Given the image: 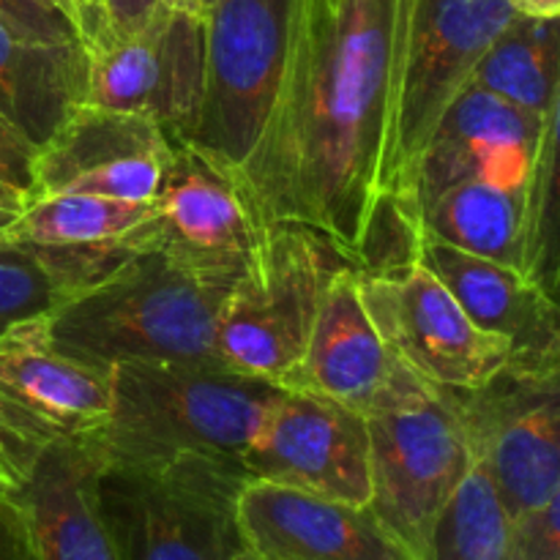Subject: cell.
<instances>
[{
	"label": "cell",
	"mask_w": 560,
	"mask_h": 560,
	"mask_svg": "<svg viewBox=\"0 0 560 560\" xmlns=\"http://www.w3.org/2000/svg\"><path fill=\"white\" fill-rule=\"evenodd\" d=\"M85 44H52L25 36L0 20V113L42 148L85 104Z\"/></svg>",
	"instance_id": "obj_22"
},
{
	"label": "cell",
	"mask_w": 560,
	"mask_h": 560,
	"mask_svg": "<svg viewBox=\"0 0 560 560\" xmlns=\"http://www.w3.org/2000/svg\"><path fill=\"white\" fill-rule=\"evenodd\" d=\"M137 249L135 235L107 244H33L0 230V337L102 282Z\"/></svg>",
	"instance_id": "obj_21"
},
{
	"label": "cell",
	"mask_w": 560,
	"mask_h": 560,
	"mask_svg": "<svg viewBox=\"0 0 560 560\" xmlns=\"http://www.w3.org/2000/svg\"><path fill=\"white\" fill-rule=\"evenodd\" d=\"M96 14H98V0H80V38L82 44L91 38L96 31Z\"/></svg>",
	"instance_id": "obj_35"
},
{
	"label": "cell",
	"mask_w": 560,
	"mask_h": 560,
	"mask_svg": "<svg viewBox=\"0 0 560 560\" xmlns=\"http://www.w3.org/2000/svg\"><path fill=\"white\" fill-rule=\"evenodd\" d=\"M153 202L102 195H42L22 208L5 233L33 244H107L135 235L151 219Z\"/></svg>",
	"instance_id": "obj_25"
},
{
	"label": "cell",
	"mask_w": 560,
	"mask_h": 560,
	"mask_svg": "<svg viewBox=\"0 0 560 560\" xmlns=\"http://www.w3.org/2000/svg\"><path fill=\"white\" fill-rule=\"evenodd\" d=\"M238 525L257 560H419L370 506L249 479Z\"/></svg>",
	"instance_id": "obj_17"
},
{
	"label": "cell",
	"mask_w": 560,
	"mask_h": 560,
	"mask_svg": "<svg viewBox=\"0 0 560 560\" xmlns=\"http://www.w3.org/2000/svg\"><path fill=\"white\" fill-rule=\"evenodd\" d=\"M410 5L295 0L271 113L235 170L257 224H304L353 260L372 208L392 189Z\"/></svg>",
	"instance_id": "obj_1"
},
{
	"label": "cell",
	"mask_w": 560,
	"mask_h": 560,
	"mask_svg": "<svg viewBox=\"0 0 560 560\" xmlns=\"http://www.w3.org/2000/svg\"><path fill=\"white\" fill-rule=\"evenodd\" d=\"M98 457L88 443H49L16 487L36 560H115L96 506Z\"/></svg>",
	"instance_id": "obj_20"
},
{
	"label": "cell",
	"mask_w": 560,
	"mask_h": 560,
	"mask_svg": "<svg viewBox=\"0 0 560 560\" xmlns=\"http://www.w3.org/2000/svg\"><path fill=\"white\" fill-rule=\"evenodd\" d=\"M167 156L170 137L153 120L80 104L36 151V197L74 191L151 202Z\"/></svg>",
	"instance_id": "obj_16"
},
{
	"label": "cell",
	"mask_w": 560,
	"mask_h": 560,
	"mask_svg": "<svg viewBox=\"0 0 560 560\" xmlns=\"http://www.w3.org/2000/svg\"><path fill=\"white\" fill-rule=\"evenodd\" d=\"M558 109L536 115L470 82L438 124L413 180L416 208L465 180L528 184Z\"/></svg>",
	"instance_id": "obj_15"
},
{
	"label": "cell",
	"mask_w": 560,
	"mask_h": 560,
	"mask_svg": "<svg viewBox=\"0 0 560 560\" xmlns=\"http://www.w3.org/2000/svg\"><path fill=\"white\" fill-rule=\"evenodd\" d=\"M0 560H36L25 514L14 498L0 501Z\"/></svg>",
	"instance_id": "obj_32"
},
{
	"label": "cell",
	"mask_w": 560,
	"mask_h": 560,
	"mask_svg": "<svg viewBox=\"0 0 560 560\" xmlns=\"http://www.w3.org/2000/svg\"><path fill=\"white\" fill-rule=\"evenodd\" d=\"M0 20L36 42L82 44L74 20L55 0H0Z\"/></svg>",
	"instance_id": "obj_29"
},
{
	"label": "cell",
	"mask_w": 560,
	"mask_h": 560,
	"mask_svg": "<svg viewBox=\"0 0 560 560\" xmlns=\"http://www.w3.org/2000/svg\"><path fill=\"white\" fill-rule=\"evenodd\" d=\"M427 560H512V517L476 459L438 517Z\"/></svg>",
	"instance_id": "obj_26"
},
{
	"label": "cell",
	"mask_w": 560,
	"mask_h": 560,
	"mask_svg": "<svg viewBox=\"0 0 560 560\" xmlns=\"http://www.w3.org/2000/svg\"><path fill=\"white\" fill-rule=\"evenodd\" d=\"M419 224L424 238L528 273L530 180H465L419 206Z\"/></svg>",
	"instance_id": "obj_23"
},
{
	"label": "cell",
	"mask_w": 560,
	"mask_h": 560,
	"mask_svg": "<svg viewBox=\"0 0 560 560\" xmlns=\"http://www.w3.org/2000/svg\"><path fill=\"white\" fill-rule=\"evenodd\" d=\"M230 279L202 277L156 249H137L102 282L44 317L49 342L85 364H219V310Z\"/></svg>",
	"instance_id": "obj_2"
},
{
	"label": "cell",
	"mask_w": 560,
	"mask_h": 560,
	"mask_svg": "<svg viewBox=\"0 0 560 560\" xmlns=\"http://www.w3.org/2000/svg\"><path fill=\"white\" fill-rule=\"evenodd\" d=\"M162 3L164 0H98L96 31L91 33L85 47L113 42V38H124L129 33L140 31Z\"/></svg>",
	"instance_id": "obj_31"
},
{
	"label": "cell",
	"mask_w": 560,
	"mask_h": 560,
	"mask_svg": "<svg viewBox=\"0 0 560 560\" xmlns=\"http://www.w3.org/2000/svg\"><path fill=\"white\" fill-rule=\"evenodd\" d=\"M55 3H58L60 9H63L71 20H74L77 31H80V0H55Z\"/></svg>",
	"instance_id": "obj_37"
},
{
	"label": "cell",
	"mask_w": 560,
	"mask_h": 560,
	"mask_svg": "<svg viewBox=\"0 0 560 560\" xmlns=\"http://www.w3.org/2000/svg\"><path fill=\"white\" fill-rule=\"evenodd\" d=\"M153 213L135 233L142 249L213 279H230L244 266L257 235V219L246 206L235 170L191 140H170Z\"/></svg>",
	"instance_id": "obj_13"
},
{
	"label": "cell",
	"mask_w": 560,
	"mask_h": 560,
	"mask_svg": "<svg viewBox=\"0 0 560 560\" xmlns=\"http://www.w3.org/2000/svg\"><path fill=\"white\" fill-rule=\"evenodd\" d=\"M255 481L370 506L364 416L304 388H282L241 457Z\"/></svg>",
	"instance_id": "obj_14"
},
{
	"label": "cell",
	"mask_w": 560,
	"mask_h": 560,
	"mask_svg": "<svg viewBox=\"0 0 560 560\" xmlns=\"http://www.w3.org/2000/svg\"><path fill=\"white\" fill-rule=\"evenodd\" d=\"M282 386L222 364H118L107 424L88 441L98 463L202 454L241 459Z\"/></svg>",
	"instance_id": "obj_3"
},
{
	"label": "cell",
	"mask_w": 560,
	"mask_h": 560,
	"mask_svg": "<svg viewBox=\"0 0 560 560\" xmlns=\"http://www.w3.org/2000/svg\"><path fill=\"white\" fill-rule=\"evenodd\" d=\"M470 454L509 517L560 495V381L498 372L474 392H452Z\"/></svg>",
	"instance_id": "obj_11"
},
{
	"label": "cell",
	"mask_w": 560,
	"mask_h": 560,
	"mask_svg": "<svg viewBox=\"0 0 560 560\" xmlns=\"http://www.w3.org/2000/svg\"><path fill=\"white\" fill-rule=\"evenodd\" d=\"M514 16L509 0H413L394 109L388 191L413 202L416 167L438 124Z\"/></svg>",
	"instance_id": "obj_8"
},
{
	"label": "cell",
	"mask_w": 560,
	"mask_h": 560,
	"mask_svg": "<svg viewBox=\"0 0 560 560\" xmlns=\"http://www.w3.org/2000/svg\"><path fill=\"white\" fill-rule=\"evenodd\" d=\"M85 49V104L142 115L170 140H191L206 80V16L164 0L140 31Z\"/></svg>",
	"instance_id": "obj_9"
},
{
	"label": "cell",
	"mask_w": 560,
	"mask_h": 560,
	"mask_svg": "<svg viewBox=\"0 0 560 560\" xmlns=\"http://www.w3.org/2000/svg\"><path fill=\"white\" fill-rule=\"evenodd\" d=\"M295 0H213L206 11V80L191 142L238 170L271 113Z\"/></svg>",
	"instance_id": "obj_7"
},
{
	"label": "cell",
	"mask_w": 560,
	"mask_h": 560,
	"mask_svg": "<svg viewBox=\"0 0 560 560\" xmlns=\"http://www.w3.org/2000/svg\"><path fill=\"white\" fill-rule=\"evenodd\" d=\"M109 405L113 370L60 353L44 317L0 337V430L27 459L49 443L93 441Z\"/></svg>",
	"instance_id": "obj_12"
},
{
	"label": "cell",
	"mask_w": 560,
	"mask_h": 560,
	"mask_svg": "<svg viewBox=\"0 0 560 560\" xmlns=\"http://www.w3.org/2000/svg\"><path fill=\"white\" fill-rule=\"evenodd\" d=\"M421 262L481 331L509 345V372L560 377L558 304L536 279L430 238L421 241Z\"/></svg>",
	"instance_id": "obj_18"
},
{
	"label": "cell",
	"mask_w": 560,
	"mask_h": 560,
	"mask_svg": "<svg viewBox=\"0 0 560 560\" xmlns=\"http://www.w3.org/2000/svg\"><path fill=\"white\" fill-rule=\"evenodd\" d=\"M348 266L353 260L317 230L295 222L260 224L219 310V364L282 381L304 353L328 284Z\"/></svg>",
	"instance_id": "obj_6"
},
{
	"label": "cell",
	"mask_w": 560,
	"mask_h": 560,
	"mask_svg": "<svg viewBox=\"0 0 560 560\" xmlns=\"http://www.w3.org/2000/svg\"><path fill=\"white\" fill-rule=\"evenodd\" d=\"M512 560H560V495L512 517Z\"/></svg>",
	"instance_id": "obj_30"
},
{
	"label": "cell",
	"mask_w": 560,
	"mask_h": 560,
	"mask_svg": "<svg viewBox=\"0 0 560 560\" xmlns=\"http://www.w3.org/2000/svg\"><path fill=\"white\" fill-rule=\"evenodd\" d=\"M520 16L530 20H558L560 0H509Z\"/></svg>",
	"instance_id": "obj_34"
},
{
	"label": "cell",
	"mask_w": 560,
	"mask_h": 560,
	"mask_svg": "<svg viewBox=\"0 0 560 560\" xmlns=\"http://www.w3.org/2000/svg\"><path fill=\"white\" fill-rule=\"evenodd\" d=\"M558 20L514 16L474 71V85L536 115L558 109Z\"/></svg>",
	"instance_id": "obj_24"
},
{
	"label": "cell",
	"mask_w": 560,
	"mask_h": 560,
	"mask_svg": "<svg viewBox=\"0 0 560 560\" xmlns=\"http://www.w3.org/2000/svg\"><path fill=\"white\" fill-rule=\"evenodd\" d=\"M38 148L0 113V208L20 213L36 200Z\"/></svg>",
	"instance_id": "obj_28"
},
{
	"label": "cell",
	"mask_w": 560,
	"mask_h": 560,
	"mask_svg": "<svg viewBox=\"0 0 560 560\" xmlns=\"http://www.w3.org/2000/svg\"><path fill=\"white\" fill-rule=\"evenodd\" d=\"M14 217H16V213H11V211H5V208H0V230L9 228V224L14 222Z\"/></svg>",
	"instance_id": "obj_38"
},
{
	"label": "cell",
	"mask_w": 560,
	"mask_h": 560,
	"mask_svg": "<svg viewBox=\"0 0 560 560\" xmlns=\"http://www.w3.org/2000/svg\"><path fill=\"white\" fill-rule=\"evenodd\" d=\"M31 465V459L9 441L3 430H0V501H9L14 498L16 487L25 479V470Z\"/></svg>",
	"instance_id": "obj_33"
},
{
	"label": "cell",
	"mask_w": 560,
	"mask_h": 560,
	"mask_svg": "<svg viewBox=\"0 0 560 560\" xmlns=\"http://www.w3.org/2000/svg\"><path fill=\"white\" fill-rule=\"evenodd\" d=\"M233 560H257L255 556H252V552L249 550H244V552H241V556H235Z\"/></svg>",
	"instance_id": "obj_39"
},
{
	"label": "cell",
	"mask_w": 560,
	"mask_h": 560,
	"mask_svg": "<svg viewBox=\"0 0 560 560\" xmlns=\"http://www.w3.org/2000/svg\"><path fill=\"white\" fill-rule=\"evenodd\" d=\"M241 459L180 454L148 463H98L96 506L115 560H233L246 550Z\"/></svg>",
	"instance_id": "obj_4"
},
{
	"label": "cell",
	"mask_w": 560,
	"mask_h": 560,
	"mask_svg": "<svg viewBox=\"0 0 560 560\" xmlns=\"http://www.w3.org/2000/svg\"><path fill=\"white\" fill-rule=\"evenodd\" d=\"M419 211L410 200L386 191L372 208L353 266L359 273H386L421 260Z\"/></svg>",
	"instance_id": "obj_27"
},
{
	"label": "cell",
	"mask_w": 560,
	"mask_h": 560,
	"mask_svg": "<svg viewBox=\"0 0 560 560\" xmlns=\"http://www.w3.org/2000/svg\"><path fill=\"white\" fill-rule=\"evenodd\" d=\"M359 290L388 350L432 386L474 392L506 370L509 345L481 331L421 260L359 273Z\"/></svg>",
	"instance_id": "obj_10"
},
{
	"label": "cell",
	"mask_w": 560,
	"mask_h": 560,
	"mask_svg": "<svg viewBox=\"0 0 560 560\" xmlns=\"http://www.w3.org/2000/svg\"><path fill=\"white\" fill-rule=\"evenodd\" d=\"M397 355L377 334L359 290V271L348 266L323 295L304 353L282 375V388H304L366 416Z\"/></svg>",
	"instance_id": "obj_19"
},
{
	"label": "cell",
	"mask_w": 560,
	"mask_h": 560,
	"mask_svg": "<svg viewBox=\"0 0 560 560\" xmlns=\"http://www.w3.org/2000/svg\"><path fill=\"white\" fill-rule=\"evenodd\" d=\"M167 3L175 5V9H184V11H191V14L206 16V11L211 9L213 0H167Z\"/></svg>",
	"instance_id": "obj_36"
},
{
	"label": "cell",
	"mask_w": 560,
	"mask_h": 560,
	"mask_svg": "<svg viewBox=\"0 0 560 560\" xmlns=\"http://www.w3.org/2000/svg\"><path fill=\"white\" fill-rule=\"evenodd\" d=\"M364 421L370 509L416 558L427 560L438 517L474 463L457 399L397 359Z\"/></svg>",
	"instance_id": "obj_5"
}]
</instances>
